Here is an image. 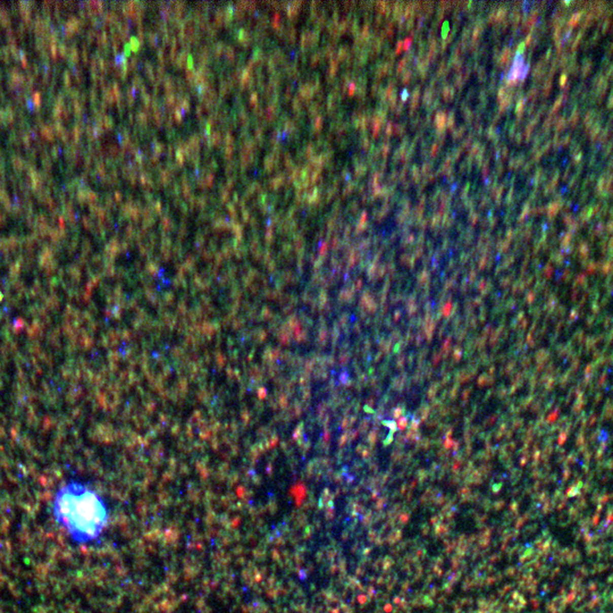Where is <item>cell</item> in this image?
<instances>
[{
	"instance_id": "6da1fadb",
	"label": "cell",
	"mask_w": 613,
	"mask_h": 613,
	"mask_svg": "<svg viewBox=\"0 0 613 613\" xmlns=\"http://www.w3.org/2000/svg\"><path fill=\"white\" fill-rule=\"evenodd\" d=\"M56 515L70 533L81 542H90L103 533L108 510L101 497L81 484H70L56 497Z\"/></svg>"
}]
</instances>
